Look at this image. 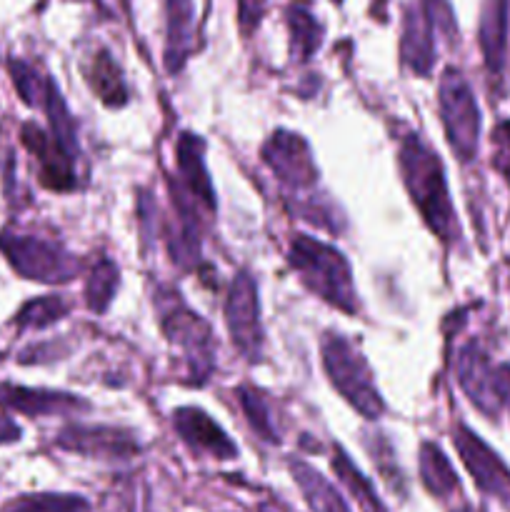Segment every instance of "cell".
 <instances>
[{
  "mask_svg": "<svg viewBox=\"0 0 510 512\" xmlns=\"http://www.w3.org/2000/svg\"><path fill=\"white\" fill-rule=\"evenodd\" d=\"M398 160L405 188H408L410 198H413L415 208L420 210L428 228L443 243H453L458 238V223H455L453 203H450L440 158L420 140V135L413 133L400 143Z\"/></svg>",
  "mask_w": 510,
  "mask_h": 512,
  "instance_id": "6da1fadb",
  "label": "cell"
},
{
  "mask_svg": "<svg viewBox=\"0 0 510 512\" xmlns=\"http://www.w3.org/2000/svg\"><path fill=\"white\" fill-rule=\"evenodd\" d=\"M288 258L295 273L305 283V288H310L318 298L335 305L343 313H355L358 303H355L353 278H350L348 263H345L338 250L320 243V240L295 235L293 243H290Z\"/></svg>",
  "mask_w": 510,
  "mask_h": 512,
  "instance_id": "7a4b0ae2",
  "label": "cell"
},
{
  "mask_svg": "<svg viewBox=\"0 0 510 512\" xmlns=\"http://www.w3.org/2000/svg\"><path fill=\"white\" fill-rule=\"evenodd\" d=\"M323 365L333 388L358 410L363 418L375 420L383 413V400L373 383L363 355L338 333H328L323 340Z\"/></svg>",
  "mask_w": 510,
  "mask_h": 512,
  "instance_id": "3957f363",
  "label": "cell"
},
{
  "mask_svg": "<svg viewBox=\"0 0 510 512\" xmlns=\"http://www.w3.org/2000/svg\"><path fill=\"white\" fill-rule=\"evenodd\" d=\"M0 250L15 273L38 283H65L78 273V260L53 240L5 230L0 233Z\"/></svg>",
  "mask_w": 510,
  "mask_h": 512,
  "instance_id": "277c9868",
  "label": "cell"
},
{
  "mask_svg": "<svg viewBox=\"0 0 510 512\" xmlns=\"http://www.w3.org/2000/svg\"><path fill=\"white\" fill-rule=\"evenodd\" d=\"M440 118H443L445 135L450 148L460 160H473L478 153L480 113L475 105V95L458 70H445L440 80Z\"/></svg>",
  "mask_w": 510,
  "mask_h": 512,
  "instance_id": "5b68a950",
  "label": "cell"
},
{
  "mask_svg": "<svg viewBox=\"0 0 510 512\" xmlns=\"http://www.w3.org/2000/svg\"><path fill=\"white\" fill-rule=\"evenodd\" d=\"M158 310L160 325H163L170 343L180 345L188 353L195 373L208 370L213 365V358H210L213 355V338H210V328L205 325V320L198 318L178 298V293H160Z\"/></svg>",
  "mask_w": 510,
  "mask_h": 512,
  "instance_id": "8992f818",
  "label": "cell"
},
{
  "mask_svg": "<svg viewBox=\"0 0 510 512\" xmlns=\"http://www.w3.org/2000/svg\"><path fill=\"white\" fill-rule=\"evenodd\" d=\"M453 443L458 448L460 460L465 463L468 473L473 475L480 493L498 500L503 508L510 510V470L505 468L503 460L465 425H458L453 433Z\"/></svg>",
  "mask_w": 510,
  "mask_h": 512,
  "instance_id": "52a82bcc",
  "label": "cell"
},
{
  "mask_svg": "<svg viewBox=\"0 0 510 512\" xmlns=\"http://www.w3.org/2000/svg\"><path fill=\"white\" fill-rule=\"evenodd\" d=\"M225 323H228L230 338L238 345L240 353L248 360H258L260 345H263L258 288L245 270L235 275L233 285H230L228 303H225Z\"/></svg>",
  "mask_w": 510,
  "mask_h": 512,
  "instance_id": "ba28073f",
  "label": "cell"
},
{
  "mask_svg": "<svg viewBox=\"0 0 510 512\" xmlns=\"http://www.w3.org/2000/svg\"><path fill=\"white\" fill-rule=\"evenodd\" d=\"M263 160L290 188L303 190L318 180V170H315L308 143L298 133H290V130L273 133V138L263 148Z\"/></svg>",
  "mask_w": 510,
  "mask_h": 512,
  "instance_id": "9c48e42d",
  "label": "cell"
},
{
  "mask_svg": "<svg viewBox=\"0 0 510 512\" xmlns=\"http://www.w3.org/2000/svg\"><path fill=\"white\" fill-rule=\"evenodd\" d=\"M458 383L463 393L468 395L470 403L488 418H498L503 410L498 390V375L490 365L488 355L480 350L478 343H468L458 355Z\"/></svg>",
  "mask_w": 510,
  "mask_h": 512,
  "instance_id": "30bf717a",
  "label": "cell"
},
{
  "mask_svg": "<svg viewBox=\"0 0 510 512\" xmlns=\"http://www.w3.org/2000/svg\"><path fill=\"white\" fill-rule=\"evenodd\" d=\"M23 145L38 158L40 163V183L55 193H68L75 188L73 175V155L63 148L55 138H50L40 125L25 123L23 125Z\"/></svg>",
  "mask_w": 510,
  "mask_h": 512,
  "instance_id": "8fae6325",
  "label": "cell"
},
{
  "mask_svg": "<svg viewBox=\"0 0 510 512\" xmlns=\"http://www.w3.org/2000/svg\"><path fill=\"white\" fill-rule=\"evenodd\" d=\"M435 20L425 0L410 3L403 18V38H400V58L413 73L430 75L435 63Z\"/></svg>",
  "mask_w": 510,
  "mask_h": 512,
  "instance_id": "7c38bea8",
  "label": "cell"
},
{
  "mask_svg": "<svg viewBox=\"0 0 510 512\" xmlns=\"http://www.w3.org/2000/svg\"><path fill=\"white\" fill-rule=\"evenodd\" d=\"M175 430L180 433V438L190 445L193 450L200 453H208L213 458L230 460L238 455V448L230 443L228 435L220 430V425L215 420H210L203 410L198 408H178L175 410Z\"/></svg>",
  "mask_w": 510,
  "mask_h": 512,
  "instance_id": "4fadbf2b",
  "label": "cell"
},
{
  "mask_svg": "<svg viewBox=\"0 0 510 512\" xmlns=\"http://www.w3.org/2000/svg\"><path fill=\"white\" fill-rule=\"evenodd\" d=\"M205 143L193 133H183L178 140V168L183 173L185 188L195 203L205 210H215V193L205 170Z\"/></svg>",
  "mask_w": 510,
  "mask_h": 512,
  "instance_id": "5bb4252c",
  "label": "cell"
},
{
  "mask_svg": "<svg viewBox=\"0 0 510 512\" xmlns=\"http://www.w3.org/2000/svg\"><path fill=\"white\" fill-rule=\"evenodd\" d=\"M58 443L78 453L110 455V458H128L138 450L128 435L113 428H68L60 433Z\"/></svg>",
  "mask_w": 510,
  "mask_h": 512,
  "instance_id": "9a60e30c",
  "label": "cell"
},
{
  "mask_svg": "<svg viewBox=\"0 0 510 512\" xmlns=\"http://www.w3.org/2000/svg\"><path fill=\"white\" fill-rule=\"evenodd\" d=\"M480 50L490 73L498 75L505 63L508 43V0H483L480 10Z\"/></svg>",
  "mask_w": 510,
  "mask_h": 512,
  "instance_id": "2e32d148",
  "label": "cell"
},
{
  "mask_svg": "<svg viewBox=\"0 0 510 512\" xmlns=\"http://www.w3.org/2000/svg\"><path fill=\"white\" fill-rule=\"evenodd\" d=\"M0 405L20 410L25 415H58L70 413V410L83 408L78 398L65 393H48V390H30V388H0Z\"/></svg>",
  "mask_w": 510,
  "mask_h": 512,
  "instance_id": "e0dca14e",
  "label": "cell"
},
{
  "mask_svg": "<svg viewBox=\"0 0 510 512\" xmlns=\"http://www.w3.org/2000/svg\"><path fill=\"white\" fill-rule=\"evenodd\" d=\"M193 0H168V45H165V65L170 73L183 68L190 48H193L195 25Z\"/></svg>",
  "mask_w": 510,
  "mask_h": 512,
  "instance_id": "ac0fdd59",
  "label": "cell"
},
{
  "mask_svg": "<svg viewBox=\"0 0 510 512\" xmlns=\"http://www.w3.org/2000/svg\"><path fill=\"white\" fill-rule=\"evenodd\" d=\"M288 25L290 35H293L295 58L305 63L320 48V40H323V25L313 15L308 0H293L288 5Z\"/></svg>",
  "mask_w": 510,
  "mask_h": 512,
  "instance_id": "d6986e66",
  "label": "cell"
},
{
  "mask_svg": "<svg viewBox=\"0 0 510 512\" xmlns=\"http://www.w3.org/2000/svg\"><path fill=\"white\" fill-rule=\"evenodd\" d=\"M290 470H293L295 483L300 485V490H303L305 500H308L313 512H350L345 508L338 490H335L323 475L315 473L313 468H308V465L300 463V460H295V463L290 465Z\"/></svg>",
  "mask_w": 510,
  "mask_h": 512,
  "instance_id": "ffe728a7",
  "label": "cell"
},
{
  "mask_svg": "<svg viewBox=\"0 0 510 512\" xmlns=\"http://www.w3.org/2000/svg\"><path fill=\"white\" fill-rule=\"evenodd\" d=\"M420 478H423L425 488L438 498H450L458 490V478H455L448 458L433 443H425L420 448Z\"/></svg>",
  "mask_w": 510,
  "mask_h": 512,
  "instance_id": "44dd1931",
  "label": "cell"
},
{
  "mask_svg": "<svg viewBox=\"0 0 510 512\" xmlns=\"http://www.w3.org/2000/svg\"><path fill=\"white\" fill-rule=\"evenodd\" d=\"M90 85H93L95 95H98L105 105H110V108L123 105L125 100H128L118 65L113 63V58H110L105 50H100V53L95 55L93 70H90Z\"/></svg>",
  "mask_w": 510,
  "mask_h": 512,
  "instance_id": "7402d4cb",
  "label": "cell"
},
{
  "mask_svg": "<svg viewBox=\"0 0 510 512\" xmlns=\"http://www.w3.org/2000/svg\"><path fill=\"white\" fill-rule=\"evenodd\" d=\"M333 470L335 475H338L340 480H343L345 485H348L350 493L358 498V505L363 508V512H385L383 505H380V500L375 498L373 488L368 485V480L363 478V475L358 473V470L353 468V463H350L348 458H345L343 450H335V458H333Z\"/></svg>",
  "mask_w": 510,
  "mask_h": 512,
  "instance_id": "603a6c76",
  "label": "cell"
},
{
  "mask_svg": "<svg viewBox=\"0 0 510 512\" xmlns=\"http://www.w3.org/2000/svg\"><path fill=\"white\" fill-rule=\"evenodd\" d=\"M10 73H13V83L25 103L45 105V98H48L50 88H53L50 80H45L33 65L23 63V60H13V63H10Z\"/></svg>",
  "mask_w": 510,
  "mask_h": 512,
  "instance_id": "cb8c5ba5",
  "label": "cell"
},
{
  "mask_svg": "<svg viewBox=\"0 0 510 512\" xmlns=\"http://www.w3.org/2000/svg\"><path fill=\"white\" fill-rule=\"evenodd\" d=\"M65 313H68V303L50 295V298L30 300L18 313L15 323H18V328H48L55 320L65 318Z\"/></svg>",
  "mask_w": 510,
  "mask_h": 512,
  "instance_id": "d4e9b609",
  "label": "cell"
},
{
  "mask_svg": "<svg viewBox=\"0 0 510 512\" xmlns=\"http://www.w3.org/2000/svg\"><path fill=\"white\" fill-rule=\"evenodd\" d=\"M115 288H118V268L113 263H108V260H100L95 265L93 275L88 278V290H85L90 308L95 313H103L108 308L110 298H113Z\"/></svg>",
  "mask_w": 510,
  "mask_h": 512,
  "instance_id": "484cf974",
  "label": "cell"
},
{
  "mask_svg": "<svg viewBox=\"0 0 510 512\" xmlns=\"http://www.w3.org/2000/svg\"><path fill=\"white\" fill-rule=\"evenodd\" d=\"M85 500L73 495H25L5 512H83Z\"/></svg>",
  "mask_w": 510,
  "mask_h": 512,
  "instance_id": "4316f807",
  "label": "cell"
},
{
  "mask_svg": "<svg viewBox=\"0 0 510 512\" xmlns=\"http://www.w3.org/2000/svg\"><path fill=\"white\" fill-rule=\"evenodd\" d=\"M238 403H240V408H243L248 423L253 425L255 433H258L263 440H268V443H275V440H278V435H275L273 423H270V415H268V408H265L263 395L253 388H240Z\"/></svg>",
  "mask_w": 510,
  "mask_h": 512,
  "instance_id": "83f0119b",
  "label": "cell"
},
{
  "mask_svg": "<svg viewBox=\"0 0 510 512\" xmlns=\"http://www.w3.org/2000/svg\"><path fill=\"white\" fill-rule=\"evenodd\" d=\"M493 168L510 185V120L493 130Z\"/></svg>",
  "mask_w": 510,
  "mask_h": 512,
  "instance_id": "f1b7e54d",
  "label": "cell"
},
{
  "mask_svg": "<svg viewBox=\"0 0 510 512\" xmlns=\"http://www.w3.org/2000/svg\"><path fill=\"white\" fill-rule=\"evenodd\" d=\"M238 18L243 33H250L260 20V0H238Z\"/></svg>",
  "mask_w": 510,
  "mask_h": 512,
  "instance_id": "f546056e",
  "label": "cell"
},
{
  "mask_svg": "<svg viewBox=\"0 0 510 512\" xmlns=\"http://www.w3.org/2000/svg\"><path fill=\"white\" fill-rule=\"evenodd\" d=\"M495 375H498V390H500V400H503V408L510 410V365H500V368H495Z\"/></svg>",
  "mask_w": 510,
  "mask_h": 512,
  "instance_id": "4dcf8cb0",
  "label": "cell"
},
{
  "mask_svg": "<svg viewBox=\"0 0 510 512\" xmlns=\"http://www.w3.org/2000/svg\"><path fill=\"white\" fill-rule=\"evenodd\" d=\"M20 438V428L8 418V413H0V443H13Z\"/></svg>",
  "mask_w": 510,
  "mask_h": 512,
  "instance_id": "1f68e13d",
  "label": "cell"
},
{
  "mask_svg": "<svg viewBox=\"0 0 510 512\" xmlns=\"http://www.w3.org/2000/svg\"><path fill=\"white\" fill-rule=\"evenodd\" d=\"M375 8H378V18H383V8H385V0H375ZM373 8V10H375Z\"/></svg>",
  "mask_w": 510,
  "mask_h": 512,
  "instance_id": "d6a6232c",
  "label": "cell"
},
{
  "mask_svg": "<svg viewBox=\"0 0 510 512\" xmlns=\"http://www.w3.org/2000/svg\"><path fill=\"white\" fill-rule=\"evenodd\" d=\"M120 3H123V5H128V0H120Z\"/></svg>",
  "mask_w": 510,
  "mask_h": 512,
  "instance_id": "836d02e7",
  "label": "cell"
},
{
  "mask_svg": "<svg viewBox=\"0 0 510 512\" xmlns=\"http://www.w3.org/2000/svg\"><path fill=\"white\" fill-rule=\"evenodd\" d=\"M335 3H343V0H335Z\"/></svg>",
  "mask_w": 510,
  "mask_h": 512,
  "instance_id": "e575fe53",
  "label": "cell"
}]
</instances>
